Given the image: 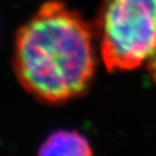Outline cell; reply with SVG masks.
Listing matches in <instances>:
<instances>
[{
    "label": "cell",
    "mask_w": 156,
    "mask_h": 156,
    "mask_svg": "<svg viewBox=\"0 0 156 156\" xmlns=\"http://www.w3.org/2000/svg\"><path fill=\"white\" fill-rule=\"evenodd\" d=\"M93 28L109 72L151 62L156 80V0H103Z\"/></svg>",
    "instance_id": "cell-2"
},
{
    "label": "cell",
    "mask_w": 156,
    "mask_h": 156,
    "mask_svg": "<svg viewBox=\"0 0 156 156\" xmlns=\"http://www.w3.org/2000/svg\"><path fill=\"white\" fill-rule=\"evenodd\" d=\"M93 149L86 136L76 131L60 129L52 133L39 147L38 155L88 156Z\"/></svg>",
    "instance_id": "cell-3"
},
{
    "label": "cell",
    "mask_w": 156,
    "mask_h": 156,
    "mask_svg": "<svg viewBox=\"0 0 156 156\" xmlns=\"http://www.w3.org/2000/svg\"><path fill=\"white\" fill-rule=\"evenodd\" d=\"M95 31L78 12L49 0L17 30L14 71L37 100L60 104L89 88L96 67Z\"/></svg>",
    "instance_id": "cell-1"
}]
</instances>
